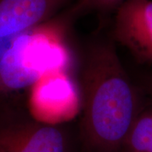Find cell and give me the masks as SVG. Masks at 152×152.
<instances>
[{
	"label": "cell",
	"mask_w": 152,
	"mask_h": 152,
	"mask_svg": "<svg viewBox=\"0 0 152 152\" xmlns=\"http://www.w3.org/2000/svg\"><path fill=\"white\" fill-rule=\"evenodd\" d=\"M80 67L83 146L86 152H121L140 111L135 90L113 43L90 45Z\"/></svg>",
	"instance_id": "1"
},
{
	"label": "cell",
	"mask_w": 152,
	"mask_h": 152,
	"mask_svg": "<svg viewBox=\"0 0 152 152\" xmlns=\"http://www.w3.org/2000/svg\"><path fill=\"white\" fill-rule=\"evenodd\" d=\"M0 152H70L64 129L37 119L26 102L0 108Z\"/></svg>",
	"instance_id": "2"
},
{
	"label": "cell",
	"mask_w": 152,
	"mask_h": 152,
	"mask_svg": "<svg viewBox=\"0 0 152 152\" xmlns=\"http://www.w3.org/2000/svg\"><path fill=\"white\" fill-rule=\"evenodd\" d=\"M69 74L66 71L50 73L33 87L28 106L37 119L56 124L58 121L71 118L80 109L79 88Z\"/></svg>",
	"instance_id": "3"
},
{
	"label": "cell",
	"mask_w": 152,
	"mask_h": 152,
	"mask_svg": "<svg viewBox=\"0 0 152 152\" xmlns=\"http://www.w3.org/2000/svg\"><path fill=\"white\" fill-rule=\"evenodd\" d=\"M113 36L135 58L152 65V0H125L115 10Z\"/></svg>",
	"instance_id": "4"
},
{
	"label": "cell",
	"mask_w": 152,
	"mask_h": 152,
	"mask_svg": "<svg viewBox=\"0 0 152 152\" xmlns=\"http://www.w3.org/2000/svg\"><path fill=\"white\" fill-rule=\"evenodd\" d=\"M71 0H0V59L19 36L50 20Z\"/></svg>",
	"instance_id": "5"
},
{
	"label": "cell",
	"mask_w": 152,
	"mask_h": 152,
	"mask_svg": "<svg viewBox=\"0 0 152 152\" xmlns=\"http://www.w3.org/2000/svg\"><path fill=\"white\" fill-rule=\"evenodd\" d=\"M124 150L126 152H152V109L138 114Z\"/></svg>",
	"instance_id": "6"
},
{
	"label": "cell",
	"mask_w": 152,
	"mask_h": 152,
	"mask_svg": "<svg viewBox=\"0 0 152 152\" xmlns=\"http://www.w3.org/2000/svg\"><path fill=\"white\" fill-rule=\"evenodd\" d=\"M125 0H79L75 8V13L83 11H96L107 13L116 10Z\"/></svg>",
	"instance_id": "7"
},
{
	"label": "cell",
	"mask_w": 152,
	"mask_h": 152,
	"mask_svg": "<svg viewBox=\"0 0 152 152\" xmlns=\"http://www.w3.org/2000/svg\"><path fill=\"white\" fill-rule=\"evenodd\" d=\"M151 87H152V80H151Z\"/></svg>",
	"instance_id": "8"
}]
</instances>
